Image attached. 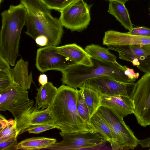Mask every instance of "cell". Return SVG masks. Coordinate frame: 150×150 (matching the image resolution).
I'll return each mask as SVG.
<instances>
[{
  "label": "cell",
  "mask_w": 150,
  "mask_h": 150,
  "mask_svg": "<svg viewBox=\"0 0 150 150\" xmlns=\"http://www.w3.org/2000/svg\"><path fill=\"white\" fill-rule=\"evenodd\" d=\"M77 89L62 85L57 88L47 108L52 116L53 124L61 132L79 133L95 131L81 119L76 108Z\"/></svg>",
  "instance_id": "6da1fadb"
},
{
  "label": "cell",
  "mask_w": 150,
  "mask_h": 150,
  "mask_svg": "<svg viewBox=\"0 0 150 150\" xmlns=\"http://www.w3.org/2000/svg\"><path fill=\"white\" fill-rule=\"evenodd\" d=\"M21 3L27 12L25 33L34 40L38 36H45L48 40L47 45H59L63 26L59 19L52 16L50 9L39 0H21Z\"/></svg>",
  "instance_id": "7a4b0ae2"
},
{
  "label": "cell",
  "mask_w": 150,
  "mask_h": 150,
  "mask_svg": "<svg viewBox=\"0 0 150 150\" xmlns=\"http://www.w3.org/2000/svg\"><path fill=\"white\" fill-rule=\"evenodd\" d=\"M27 12L21 3L11 5L1 13L0 56L12 66L19 56V44L22 30L26 25Z\"/></svg>",
  "instance_id": "3957f363"
},
{
  "label": "cell",
  "mask_w": 150,
  "mask_h": 150,
  "mask_svg": "<svg viewBox=\"0 0 150 150\" xmlns=\"http://www.w3.org/2000/svg\"><path fill=\"white\" fill-rule=\"evenodd\" d=\"M91 59L93 65L91 66L76 64L62 72V83L77 89L89 79L104 76L123 83L134 82L126 74L127 66H122L117 62Z\"/></svg>",
  "instance_id": "277c9868"
},
{
  "label": "cell",
  "mask_w": 150,
  "mask_h": 150,
  "mask_svg": "<svg viewBox=\"0 0 150 150\" xmlns=\"http://www.w3.org/2000/svg\"><path fill=\"white\" fill-rule=\"evenodd\" d=\"M131 98L138 123L144 127L150 125V71L135 83Z\"/></svg>",
  "instance_id": "5b68a950"
},
{
  "label": "cell",
  "mask_w": 150,
  "mask_h": 150,
  "mask_svg": "<svg viewBox=\"0 0 150 150\" xmlns=\"http://www.w3.org/2000/svg\"><path fill=\"white\" fill-rule=\"evenodd\" d=\"M104 120L116 137L120 150L133 149L139 139L127 126L123 118L110 108L101 106L96 112Z\"/></svg>",
  "instance_id": "8992f818"
},
{
  "label": "cell",
  "mask_w": 150,
  "mask_h": 150,
  "mask_svg": "<svg viewBox=\"0 0 150 150\" xmlns=\"http://www.w3.org/2000/svg\"><path fill=\"white\" fill-rule=\"evenodd\" d=\"M59 134L62 140L55 142L46 149L79 150L99 146L107 142L101 135L95 131L74 133L61 132Z\"/></svg>",
  "instance_id": "52a82bcc"
},
{
  "label": "cell",
  "mask_w": 150,
  "mask_h": 150,
  "mask_svg": "<svg viewBox=\"0 0 150 150\" xmlns=\"http://www.w3.org/2000/svg\"><path fill=\"white\" fill-rule=\"evenodd\" d=\"M59 20L63 26L72 31L86 28L91 18L90 7L83 0H77L61 10Z\"/></svg>",
  "instance_id": "ba28073f"
},
{
  "label": "cell",
  "mask_w": 150,
  "mask_h": 150,
  "mask_svg": "<svg viewBox=\"0 0 150 150\" xmlns=\"http://www.w3.org/2000/svg\"><path fill=\"white\" fill-rule=\"evenodd\" d=\"M57 47L47 45L38 49L36 52L35 66L41 72L53 70L63 72L76 64L57 52Z\"/></svg>",
  "instance_id": "9c48e42d"
},
{
  "label": "cell",
  "mask_w": 150,
  "mask_h": 150,
  "mask_svg": "<svg viewBox=\"0 0 150 150\" xmlns=\"http://www.w3.org/2000/svg\"><path fill=\"white\" fill-rule=\"evenodd\" d=\"M109 50L117 52L119 58L131 62L145 73L150 71V46L108 45Z\"/></svg>",
  "instance_id": "30bf717a"
},
{
  "label": "cell",
  "mask_w": 150,
  "mask_h": 150,
  "mask_svg": "<svg viewBox=\"0 0 150 150\" xmlns=\"http://www.w3.org/2000/svg\"><path fill=\"white\" fill-rule=\"evenodd\" d=\"M135 83H125L104 76L89 79L82 86L96 90L102 96H122L131 97Z\"/></svg>",
  "instance_id": "8fae6325"
},
{
  "label": "cell",
  "mask_w": 150,
  "mask_h": 150,
  "mask_svg": "<svg viewBox=\"0 0 150 150\" xmlns=\"http://www.w3.org/2000/svg\"><path fill=\"white\" fill-rule=\"evenodd\" d=\"M27 90L13 83L0 91V110H8L29 102Z\"/></svg>",
  "instance_id": "7c38bea8"
},
{
  "label": "cell",
  "mask_w": 150,
  "mask_h": 150,
  "mask_svg": "<svg viewBox=\"0 0 150 150\" xmlns=\"http://www.w3.org/2000/svg\"><path fill=\"white\" fill-rule=\"evenodd\" d=\"M103 45H144L150 46V36H144L110 30L105 33L103 39Z\"/></svg>",
  "instance_id": "4fadbf2b"
},
{
  "label": "cell",
  "mask_w": 150,
  "mask_h": 150,
  "mask_svg": "<svg viewBox=\"0 0 150 150\" xmlns=\"http://www.w3.org/2000/svg\"><path fill=\"white\" fill-rule=\"evenodd\" d=\"M101 106L107 107L123 118L133 113L131 97L122 96H102Z\"/></svg>",
  "instance_id": "5bb4252c"
},
{
  "label": "cell",
  "mask_w": 150,
  "mask_h": 150,
  "mask_svg": "<svg viewBox=\"0 0 150 150\" xmlns=\"http://www.w3.org/2000/svg\"><path fill=\"white\" fill-rule=\"evenodd\" d=\"M33 100L17 107L9 109L14 117L19 135L27 131L29 127L28 118L30 115L38 109L36 103L33 106Z\"/></svg>",
  "instance_id": "9a60e30c"
},
{
  "label": "cell",
  "mask_w": 150,
  "mask_h": 150,
  "mask_svg": "<svg viewBox=\"0 0 150 150\" xmlns=\"http://www.w3.org/2000/svg\"><path fill=\"white\" fill-rule=\"evenodd\" d=\"M57 52L68 58L77 64L89 66L93 65L91 56L84 49L75 43L57 47Z\"/></svg>",
  "instance_id": "2e32d148"
},
{
  "label": "cell",
  "mask_w": 150,
  "mask_h": 150,
  "mask_svg": "<svg viewBox=\"0 0 150 150\" xmlns=\"http://www.w3.org/2000/svg\"><path fill=\"white\" fill-rule=\"evenodd\" d=\"M28 62L21 59L14 68L9 70L13 82L27 90L30 89L31 83L33 82L32 73H28Z\"/></svg>",
  "instance_id": "e0dca14e"
},
{
  "label": "cell",
  "mask_w": 150,
  "mask_h": 150,
  "mask_svg": "<svg viewBox=\"0 0 150 150\" xmlns=\"http://www.w3.org/2000/svg\"><path fill=\"white\" fill-rule=\"evenodd\" d=\"M91 125L96 132L101 135L109 142L113 150H120L116 137L110 127L97 112L91 117Z\"/></svg>",
  "instance_id": "ac0fdd59"
},
{
  "label": "cell",
  "mask_w": 150,
  "mask_h": 150,
  "mask_svg": "<svg viewBox=\"0 0 150 150\" xmlns=\"http://www.w3.org/2000/svg\"><path fill=\"white\" fill-rule=\"evenodd\" d=\"M37 93L35 97L38 109L47 108L51 103L57 92V88L51 82L41 85L37 89Z\"/></svg>",
  "instance_id": "d6986e66"
},
{
  "label": "cell",
  "mask_w": 150,
  "mask_h": 150,
  "mask_svg": "<svg viewBox=\"0 0 150 150\" xmlns=\"http://www.w3.org/2000/svg\"><path fill=\"white\" fill-rule=\"evenodd\" d=\"M108 12L114 16L126 29L129 31L133 28L125 4L116 1H109Z\"/></svg>",
  "instance_id": "ffe728a7"
},
{
  "label": "cell",
  "mask_w": 150,
  "mask_h": 150,
  "mask_svg": "<svg viewBox=\"0 0 150 150\" xmlns=\"http://www.w3.org/2000/svg\"><path fill=\"white\" fill-rule=\"evenodd\" d=\"M79 88L91 117L101 106L102 95L96 90L87 86H82Z\"/></svg>",
  "instance_id": "44dd1931"
},
{
  "label": "cell",
  "mask_w": 150,
  "mask_h": 150,
  "mask_svg": "<svg viewBox=\"0 0 150 150\" xmlns=\"http://www.w3.org/2000/svg\"><path fill=\"white\" fill-rule=\"evenodd\" d=\"M56 142L55 139L43 137L28 138L18 143L16 150H35L46 149Z\"/></svg>",
  "instance_id": "7402d4cb"
},
{
  "label": "cell",
  "mask_w": 150,
  "mask_h": 150,
  "mask_svg": "<svg viewBox=\"0 0 150 150\" xmlns=\"http://www.w3.org/2000/svg\"><path fill=\"white\" fill-rule=\"evenodd\" d=\"M84 50L92 58L110 62H117V57L111 53L108 48L91 44L86 46Z\"/></svg>",
  "instance_id": "603a6c76"
},
{
  "label": "cell",
  "mask_w": 150,
  "mask_h": 150,
  "mask_svg": "<svg viewBox=\"0 0 150 150\" xmlns=\"http://www.w3.org/2000/svg\"><path fill=\"white\" fill-rule=\"evenodd\" d=\"M53 117L47 109L35 110L30 115L28 120L29 127L43 124H53Z\"/></svg>",
  "instance_id": "cb8c5ba5"
},
{
  "label": "cell",
  "mask_w": 150,
  "mask_h": 150,
  "mask_svg": "<svg viewBox=\"0 0 150 150\" xmlns=\"http://www.w3.org/2000/svg\"><path fill=\"white\" fill-rule=\"evenodd\" d=\"M76 108L78 114L81 119L89 126L93 129L90 123L91 117L88 107L80 89L78 90L77 91Z\"/></svg>",
  "instance_id": "d4e9b609"
},
{
  "label": "cell",
  "mask_w": 150,
  "mask_h": 150,
  "mask_svg": "<svg viewBox=\"0 0 150 150\" xmlns=\"http://www.w3.org/2000/svg\"><path fill=\"white\" fill-rule=\"evenodd\" d=\"M48 8L59 12L77 0H39Z\"/></svg>",
  "instance_id": "484cf974"
},
{
  "label": "cell",
  "mask_w": 150,
  "mask_h": 150,
  "mask_svg": "<svg viewBox=\"0 0 150 150\" xmlns=\"http://www.w3.org/2000/svg\"><path fill=\"white\" fill-rule=\"evenodd\" d=\"M19 133L15 121L0 132V142L9 139L17 137Z\"/></svg>",
  "instance_id": "4316f807"
},
{
  "label": "cell",
  "mask_w": 150,
  "mask_h": 150,
  "mask_svg": "<svg viewBox=\"0 0 150 150\" xmlns=\"http://www.w3.org/2000/svg\"><path fill=\"white\" fill-rule=\"evenodd\" d=\"M54 128H57V127L54 124H43L31 126L27 129V131L29 134H38Z\"/></svg>",
  "instance_id": "83f0119b"
},
{
  "label": "cell",
  "mask_w": 150,
  "mask_h": 150,
  "mask_svg": "<svg viewBox=\"0 0 150 150\" xmlns=\"http://www.w3.org/2000/svg\"><path fill=\"white\" fill-rule=\"evenodd\" d=\"M13 83L9 71L6 72L0 71V91L6 89Z\"/></svg>",
  "instance_id": "f1b7e54d"
},
{
  "label": "cell",
  "mask_w": 150,
  "mask_h": 150,
  "mask_svg": "<svg viewBox=\"0 0 150 150\" xmlns=\"http://www.w3.org/2000/svg\"><path fill=\"white\" fill-rule=\"evenodd\" d=\"M15 137L0 142V150H16L18 143Z\"/></svg>",
  "instance_id": "f546056e"
},
{
  "label": "cell",
  "mask_w": 150,
  "mask_h": 150,
  "mask_svg": "<svg viewBox=\"0 0 150 150\" xmlns=\"http://www.w3.org/2000/svg\"><path fill=\"white\" fill-rule=\"evenodd\" d=\"M127 33L133 35L150 36V28L143 26L133 28Z\"/></svg>",
  "instance_id": "4dcf8cb0"
},
{
  "label": "cell",
  "mask_w": 150,
  "mask_h": 150,
  "mask_svg": "<svg viewBox=\"0 0 150 150\" xmlns=\"http://www.w3.org/2000/svg\"><path fill=\"white\" fill-rule=\"evenodd\" d=\"M14 121V120L11 119L7 120L3 115L0 114V132L8 126L13 123Z\"/></svg>",
  "instance_id": "1f68e13d"
},
{
  "label": "cell",
  "mask_w": 150,
  "mask_h": 150,
  "mask_svg": "<svg viewBox=\"0 0 150 150\" xmlns=\"http://www.w3.org/2000/svg\"><path fill=\"white\" fill-rule=\"evenodd\" d=\"M35 42L40 46H45L47 45L48 40L45 36L40 35L37 37L35 40Z\"/></svg>",
  "instance_id": "d6a6232c"
},
{
  "label": "cell",
  "mask_w": 150,
  "mask_h": 150,
  "mask_svg": "<svg viewBox=\"0 0 150 150\" xmlns=\"http://www.w3.org/2000/svg\"><path fill=\"white\" fill-rule=\"evenodd\" d=\"M9 64L3 58L0 56V71L6 72L11 68Z\"/></svg>",
  "instance_id": "836d02e7"
},
{
  "label": "cell",
  "mask_w": 150,
  "mask_h": 150,
  "mask_svg": "<svg viewBox=\"0 0 150 150\" xmlns=\"http://www.w3.org/2000/svg\"><path fill=\"white\" fill-rule=\"evenodd\" d=\"M138 144L143 148L150 149V137L143 139H139Z\"/></svg>",
  "instance_id": "e575fe53"
},
{
  "label": "cell",
  "mask_w": 150,
  "mask_h": 150,
  "mask_svg": "<svg viewBox=\"0 0 150 150\" xmlns=\"http://www.w3.org/2000/svg\"><path fill=\"white\" fill-rule=\"evenodd\" d=\"M38 81L41 85H44L47 83L48 78L46 75L44 74H40L38 78Z\"/></svg>",
  "instance_id": "d590c367"
},
{
  "label": "cell",
  "mask_w": 150,
  "mask_h": 150,
  "mask_svg": "<svg viewBox=\"0 0 150 150\" xmlns=\"http://www.w3.org/2000/svg\"><path fill=\"white\" fill-rule=\"evenodd\" d=\"M109 1H117L119 2H120L123 4H125L126 2L127 1L129 0H106Z\"/></svg>",
  "instance_id": "8d00e7d4"
},
{
  "label": "cell",
  "mask_w": 150,
  "mask_h": 150,
  "mask_svg": "<svg viewBox=\"0 0 150 150\" xmlns=\"http://www.w3.org/2000/svg\"><path fill=\"white\" fill-rule=\"evenodd\" d=\"M3 0H0V3H1L2 1Z\"/></svg>",
  "instance_id": "74e56055"
}]
</instances>
